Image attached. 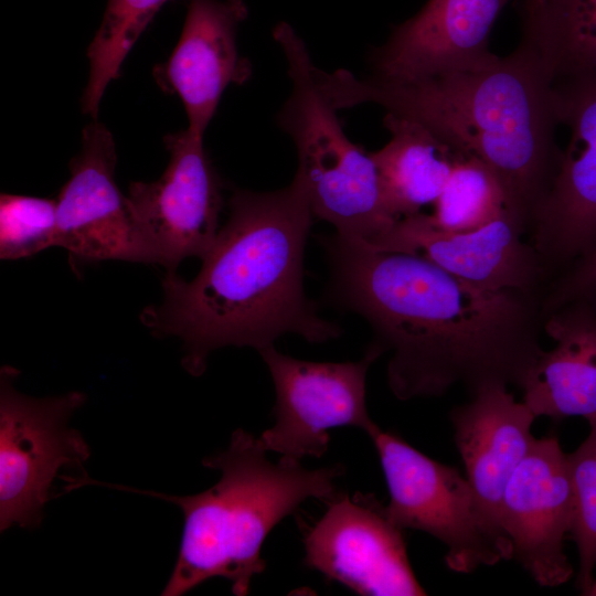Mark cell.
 <instances>
[{"label":"cell","instance_id":"3","mask_svg":"<svg viewBox=\"0 0 596 596\" xmlns=\"http://www.w3.org/2000/svg\"><path fill=\"white\" fill-rule=\"evenodd\" d=\"M319 86L337 110L373 103L414 119L465 156H475L499 175L507 207L524 222L547 194L562 150L554 76L524 42L493 65L409 82L358 78L316 66ZM528 233V232H526Z\"/></svg>","mask_w":596,"mask_h":596},{"label":"cell","instance_id":"11","mask_svg":"<svg viewBox=\"0 0 596 596\" xmlns=\"http://www.w3.org/2000/svg\"><path fill=\"white\" fill-rule=\"evenodd\" d=\"M304 539L305 564L359 595H426L411 567L403 529L373 494L334 496Z\"/></svg>","mask_w":596,"mask_h":596},{"label":"cell","instance_id":"25","mask_svg":"<svg viewBox=\"0 0 596 596\" xmlns=\"http://www.w3.org/2000/svg\"><path fill=\"white\" fill-rule=\"evenodd\" d=\"M583 298H596V251L572 266L549 287L543 307L551 312Z\"/></svg>","mask_w":596,"mask_h":596},{"label":"cell","instance_id":"4","mask_svg":"<svg viewBox=\"0 0 596 596\" xmlns=\"http://www.w3.org/2000/svg\"><path fill=\"white\" fill-rule=\"evenodd\" d=\"M220 480L196 494L173 496L118 486L178 505L184 517L179 554L163 596H181L213 577L231 582L245 596L254 576L264 572L260 551L269 532L308 499L329 501L344 467L307 469L300 460L267 458L258 437L238 428L226 450L203 459Z\"/></svg>","mask_w":596,"mask_h":596},{"label":"cell","instance_id":"20","mask_svg":"<svg viewBox=\"0 0 596 596\" xmlns=\"http://www.w3.org/2000/svg\"><path fill=\"white\" fill-rule=\"evenodd\" d=\"M554 79L596 73V0H524L522 38Z\"/></svg>","mask_w":596,"mask_h":596},{"label":"cell","instance_id":"2","mask_svg":"<svg viewBox=\"0 0 596 596\" xmlns=\"http://www.w3.org/2000/svg\"><path fill=\"white\" fill-rule=\"evenodd\" d=\"M228 219L191 280L167 273L163 298L140 319L155 336L183 343V368L200 376L224 347L256 351L292 333L310 343L340 337L318 313L304 287V256L313 222L309 198L295 175L267 192L235 190Z\"/></svg>","mask_w":596,"mask_h":596},{"label":"cell","instance_id":"13","mask_svg":"<svg viewBox=\"0 0 596 596\" xmlns=\"http://www.w3.org/2000/svg\"><path fill=\"white\" fill-rule=\"evenodd\" d=\"M526 226L508 207L487 225L447 232L423 212L398 219L368 246L421 255L446 272L490 290L514 289L544 297L549 275L531 243Z\"/></svg>","mask_w":596,"mask_h":596},{"label":"cell","instance_id":"14","mask_svg":"<svg viewBox=\"0 0 596 596\" xmlns=\"http://www.w3.org/2000/svg\"><path fill=\"white\" fill-rule=\"evenodd\" d=\"M573 515L566 454L555 436L534 439L505 487L501 523L513 557L541 586H560L573 575L564 551Z\"/></svg>","mask_w":596,"mask_h":596},{"label":"cell","instance_id":"5","mask_svg":"<svg viewBox=\"0 0 596 596\" xmlns=\"http://www.w3.org/2000/svg\"><path fill=\"white\" fill-rule=\"evenodd\" d=\"M288 66L291 92L277 115L292 139L301 181L316 219L336 232L371 243L397 220L384 204L371 157L344 134L337 109L318 84L302 39L286 22L273 31Z\"/></svg>","mask_w":596,"mask_h":596},{"label":"cell","instance_id":"15","mask_svg":"<svg viewBox=\"0 0 596 596\" xmlns=\"http://www.w3.org/2000/svg\"><path fill=\"white\" fill-rule=\"evenodd\" d=\"M508 1L428 0L373 50L372 76L409 82L493 65L500 57L490 50V33Z\"/></svg>","mask_w":596,"mask_h":596},{"label":"cell","instance_id":"21","mask_svg":"<svg viewBox=\"0 0 596 596\" xmlns=\"http://www.w3.org/2000/svg\"><path fill=\"white\" fill-rule=\"evenodd\" d=\"M168 0H108L87 56L89 77L83 94V111L97 119L108 84L118 77L124 60L148 23Z\"/></svg>","mask_w":596,"mask_h":596},{"label":"cell","instance_id":"10","mask_svg":"<svg viewBox=\"0 0 596 596\" xmlns=\"http://www.w3.org/2000/svg\"><path fill=\"white\" fill-rule=\"evenodd\" d=\"M164 143L170 153L164 172L152 182H131L126 199L160 265L175 273L183 259H202L213 246L223 196L203 137L185 129L167 136Z\"/></svg>","mask_w":596,"mask_h":596},{"label":"cell","instance_id":"22","mask_svg":"<svg viewBox=\"0 0 596 596\" xmlns=\"http://www.w3.org/2000/svg\"><path fill=\"white\" fill-rule=\"evenodd\" d=\"M507 193L494 170L475 156H467L454 167L436 200L430 220L447 232L480 228L507 209Z\"/></svg>","mask_w":596,"mask_h":596},{"label":"cell","instance_id":"12","mask_svg":"<svg viewBox=\"0 0 596 596\" xmlns=\"http://www.w3.org/2000/svg\"><path fill=\"white\" fill-rule=\"evenodd\" d=\"M116 149L97 120L83 130L82 149L56 198V246L75 262L124 260L158 264L152 245L135 221L115 182Z\"/></svg>","mask_w":596,"mask_h":596},{"label":"cell","instance_id":"23","mask_svg":"<svg viewBox=\"0 0 596 596\" xmlns=\"http://www.w3.org/2000/svg\"><path fill=\"white\" fill-rule=\"evenodd\" d=\"M588 423V436L573 453L566 454L574 497L570 534L578 551L577 587L583 595L595 579L596 567V419Z\"/></svg>","mask_w":596,"mask_h":596},{"label":"cell","instance_id":"16","mask_svg":"<svg viewBox=\"0 0 596 596\" xmlns=\"http://www.w3.org/2000/svg\"><path fill=\"white\" fill-rule=\"evenodd\" d=\"M246 15L242 0H191L178 44L156 68L158 83L180 97L188 129L198 136L203 137L226 87L251 75L236 45Z\"/></svg>","mask_w":596,"mask_h":596},{"label":"cell","instance_id":"9","mask_svg":"<svg viewBox=\"0 0 596 596\" xmlns=\"http://www.w3.org/2000/svg\"><path fill=\"white\" fill-rule=\"evenodd\" d=\"M554 87L570 140L528 228L550 278L596 251V73L557 78Z\"/></svg>","mask_w":596,"mask_h":596},{"label":"cell","instance_id":"18","mask_svg":"<svg viewBox=\"0 0 596 596\" xmlns=\"http://www.w3.org/2000/svg\"><path fill=\"white\" fill-rule=\"evenodd\" d=\"M543 330L555 345L543 350L529 370L523 403L536 417L596 419V298L550 312Z\"/></svg>","mask_w":596,"mask_h":596},{"label":"cell","instance_id":"19","mask_svg":"<svg viewBox=\"0 0 596 596\" xmlns=\"http://www.w3.org/2000/svg\"><path fill=\"white\" fill-rule=\"evenodd\" d=\"M384 126L391 139L371 157L386 210L398 220L435 203L456 163L467 156L414 119L386 113Z\"/></svg>","mask_w":596,"mask_h":596},{"label":"cell","instance_id":"1","mask_svg":"<svg viewBox=\"0 0 596 596\" xmlns=\"http://www.w3.org/2000/svg\"><path fill=\"white\" fill-rule=\"evenodd\" d=\"M329 299L363 317L370 343L389 353L387 385L401 401L437 397L460 384L470 395L514 385L543 351V297L490 290L411 253L374 249L337 232L319 237Z\"/></svg>","mask_w":596,"mask_h":596},{"label":"cell","instance_id":"8","mask_svg":"<svg viewBox=\"0 0 596 596\" xmlns=\"http://www.w3.org/2000/svg\"><path fill=\"white\" fill-rule=\"evenodd\" d=\"M258 353L276 393L275 423L258 437L267 451L297 460L319 458L328 450L331 428L356 427L369 435L377 427L365 401L369 368L382 355L374 345L353 362L295 359L274 344Z\"/></svg>","mask_w":596,"mask_h":596},{"label":"cell","instance_id":"6","mask_svg":"<svg viewBox=\"0 0 596 596\" xmlns=\"http://www.w3.org/2000/svg\"><path fill=\"white\" fill-rule=\"evenodd\" d=\"M368 436L390 493L386 512L397 526L439 540L447 550V566L457 573L468 574L513 557L508 533L458 469L434 460L379 426Z\"/></svg>","mask_w":596,"mask_h":596},{"label":"cell","instance_id":"26","mask_svg":"<svg viewBox=\"0 0 596 596\" xmlns=\"http://www.w3.org/2000/svg\"><path fill=\"white\" fill-rule=\"evenodd\" d=\"M584 595L596 596V579H594L590 587L586 590Z\"/></svg>","mask_w":596,"mask_h":596},{"label":"cell","instance_id":"24","mask_svg":"<svg viewBox=\"0 0 596 596\" xmlns=\"http://www.w3.org/2000/svg\"><path fill=\"white\" fill-rule=\"evenodd\" d=\"M56 200L1 194V259L25 258L56 246Z\"/></svg>","mask_w":596,"mask_h":596},{"label":"cell","instance_id":"17","mask_svg":"<svg viewBox=\"0 0 596 596\" xmlns=\"http://www.w3.org/2000/svg\"><path fill=\"white\" fill-rule=\"evenodd\" d=\"M454 440L466 477L489 513L501 523L508 481L534 441L536 418L504 385H490L470 395L449 415Z\"/></svg>","mask_w":596,"mask_h":596},{"label":"cell","instance_id":"7","mask_svg":"<svg viewBox=\"0 0 596 596\" xmlns=\"http://www.w3.org/2000/svg\"><path fill=\"white\" fill-rule=\"evenodd\" d=\"M18 370L6 365L0 376V530L38 526L44 505L75 479L66 469H83L91 449L79 432L68 426L86 396L73 391L35 398L13 385Z\"/></svg>","mask_w":596,"mask_h":596}]
</instances>
